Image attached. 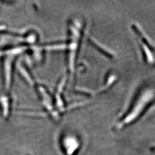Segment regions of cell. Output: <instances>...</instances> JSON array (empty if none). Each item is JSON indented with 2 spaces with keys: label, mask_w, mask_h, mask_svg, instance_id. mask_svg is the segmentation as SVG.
Returning <instances> with one entry per match:
<instances>
[{
  "label": "cell",
  "mask_w": 155,
  "mask_h": 155,
  "mask_svg": "<svg viewBox=\"0 0 155 155\" xmlns=\"http://www.w3.org/2000/svg\"><path fill=\"white\" fill-rule=\"evenodd\" d=\"M155 100V91L151 89L143 91L134 102L132 107H130L127 115L124 117L122 121L120 122L119 125L122 127L136 121Z\"/></svg>",
  "instance_id": "1"
},
{
  "label": "cell",
  "mask_w": 155,
  "mask_h": 155,
  "mask_svg": "<svg viewBox=\"0 0 155 155\" xmlns=\"http://www.w3.org/2000/svg\"><path fill=\"white\" fill-rule=\"evenodd\" d=\"M91 43L98 50H100L101 52H102L106 56L110 57V58L113 57L114 54L112 51H111L109 48L105 47L102 45H101L100 43L97 42V41H96L95 39H91Z\"/></svg>",
  "instance_id": "2"
},
{
  "label": "cell",
  "mask_w": 155,
  "mask_h": 155,
  "mask_svg": "<svg viewBox=\"0 0 155 155\" xmlns=\"http://www.w3.org/2000/svg\"><path fill=\"white\" fill-rule=\"evenodd\" d=\"M77 142L73 139H68L66 140V147H67V152L68 154H72L74 150L76 149L77 145Z\"/></svg>",
  "instance_id": "3"
}]
</instances>
